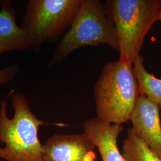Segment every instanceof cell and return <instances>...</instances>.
<instances>
[{
    "mask_svg": "<svg viewBox=\"0 0 161 161\" xmlns=\"http://www.w3.org/2000/svg\"><path fill=\"white\" fill-rule=\"evenodd\" d=\"M81 0H32L26 12L23 29L31 47L38 48L70 26Z\"/></svg>",
    "mask_w": 161,
    "mask_h": 161,
    "instance_id": "5",
    "label": "cell"
},
{
    "mask_svg": "<svg viewBox=\"0 0 161 161\" xmlns=\"http://www.w3.org/2000/svg\"><path fill=\"white\" fill-rule=\"evenodd\" d=\"M96 148L86 133L54 134L43 145L44 161H96Z\"/></svg>",
    "mask_w": 161,
    "mask_h": 161,
    "instance_id": "6",
    "label": "cell"
},
{
    "mask_svg": "<svg viewBox=\"0 0 161 161\" xmlns=\"http://www.w3.org/2000/svg\"><path fill=\"white\" fill-rule=\"evenodd\" d=\"M41 121L31 109L26 98L12 90L0 103V158L6 161H44L40 127Z\"/></svg>",
    "mask_w": 161,
    "mask_h": 161,
    "instance_id": "1",
    "label": "cell"
},
{
    "mask_svg": "<svg viewBox=\"0 0 161 161\" xmlns=\"http://www.w3.org/2000/svg\"><path fill=\"white\" fill-rule=\"evenodd\" d=\"M159 107L140 95L130 121L135 134L150 149L161 157V122Z\"/></svg>",
    "mask_w": 161,
    "mask_h": 161,
    "instance_id": "7",
    "label": "cell"
},
{
    "mask_svg": "<svg viewBox=\"0 0 161 161\" xmlns=\"http://www.w3.org/2000/svg\"><path fill=\"white\" fill-rule=\"evenodd\" d=\"M133 70L140 95L144 96L161 108V79L149 73L144 66V58L139 55L133 61Z\"/></svg>",
    "mask_w": 161,
    "mask_h": 161,
    "instance_id": "10",
    "label": "cell"
},
{
    "mask_svg": "<svg viewBox=\"0 0 161 161\" xmlns=\"http://www.w3.org/2000/svg\"><path fill=\"white\" fill-rule=\"evenodd\" d=\"M82 127L84 133L94 142L102 161H125L117 144L118 137L123 130L122 125L104 122L94 118L85 121Z\"/></svg>",
    "mask_w": 161,
    "mask_h": 161,
    "instance_id": "8",
    "label": "cell"
},
{
    "mask_svg": "<svg viewBox=\"0 0 161 161\" xmlns=\"http://www.w3.org/2000/svg\"><path fill=\"white\" fill-rule=\"evenodd\" d=\"M101 44L119 52L116 29L106 4L98 0H81L70 29L58 46L54 60L60 61L80 47Z\"/></svg>",
    "mask_w": 161,
    "mask_h": 161,
    "instance_id": "4",
    "label": "cell"
},
{
    "mask_svg": "<svg viewBox=\"0 0 161 161\" xmlns=\"http://www.w3.org/2000/svg\"><path fill=\"white\" fill-rule=\"evenodd\" d=\"M31 47L25 30L19 28L16 13L9 1L2 3L0 11V54L7 52L20 51Z\"/></svg>",
    "mask_w": 161,
    "mask_h": 161,
    "instance_id": "9",
    "label": "cell"
},
{
    "mask_svg": "<svg viewBox=\"0 0 161 161\" xmlns=\"http://www.w3.org/2000/svg\"><path fill=\"white\" fill-rule=\"evenodd\" d=\"M122 154L125 161H161V157L138 138L132 128L128 130L127 137L122 145Z\"/></svg>",
    "mask_w": 161,
    "mask_h": 161,
    "instance_id": "11",
    "label": "cell"
},
{
    "mask_svg": "<svg viewBox=\"0 0 161 161\" xmlns=\"http://www.w3.org/2000/svg\"><path fill=\"white\" fill-rule=\"evenodd\" d=\"M16 69L14 66L0 69V84H5L12 80L16 75Z\"/></svg>",
    "mask_w": 161,
    "mask_h": 161,
    "instance_id": "12",
    "label": "cell"
},
{
    "mask_svg": "<svg viewBox=\"0 0 161 161\" xmlns=\"http://www.w3.org/2000/svg\"><path fill=\"white\" fill-rule=\"evenodd\" d=\"M106 6L117 34L119 59L133 63L146 35L159 21L161 1L108 0Z\"/></svg>",
    "mask_w": 161,
    "mask_h": 161,
    "instance_id": "3",
    "label": "cell"
},
{
    "mask_svg": "<svg viewBox=\"0 0 161 161\" xmlns=\"http://www.w3.org/2000/svg\"><path fill=\"white\" fill-rule=\"evenodd\" d=\"M94 96L98 119L121 125L130 121L140 96L132 63L118 59L105 64Z\"/></svg>",
    "mask_w": 161,
    "mask_h": 161,
    "instance_id": "2",
    "label": "cell"
},
{
    "mask_svg": "<svg viewBox=\"0 0 161 161\" xmlns=\"http://www.w3.org/2000/svg\"><path fill=\"white\" fill-rule=\"evenodd\" d=\"M159 21H161V6H160V10H159Z\"/></svg>",
    "mask_w": 161,
    "mask_h": 161,
    "instance_id": "13",
    "label": "cell"
}]
</instances>
